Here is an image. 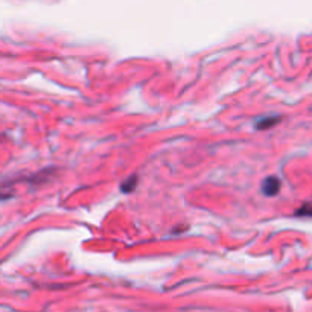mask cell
I'll use <instances>...</instances> for the list:
<instances>
[{
  "instance_id": "obj_2",
  "label": "cell",
  "mask_w": 312,
  "mask_h": 312,
  "mask_svg": "<svg viewBox=\"0 0 312 312\" xmlns=\"http://www.w3.org/2000/svg\"><path fill=\"white\" fill-rule=\"evenodd\" d=\"M277 122V116H274L271 121L267 118V119H262V121H259L258 122V128H260V130H263V128H268V126H271V125H274Z\"/></svg>"
},
{
  "instance_id": "obj_3",
  "label": "cell",
  "mask_w": 312,
  "mask_h": 312,
  "mask_svg": "<svg viewBox=\"0 0 312 312\" xmlns=\"http://www.w3.org/2000/svg\"><path fill=\"white\" fill-rule=\"evenodd\" d=\"M298 215H303V216H312V207H305V209L298 210Z\"/></svg>"
},
{
  "instance_id": "obj_1",
  "label": "cell",
  "mask_w": 312,
  "mask_h": 312,
  "mask_svg": "<svg viewBox=\"0 0 312 312\" xmlns=\"http://www.w3.org/2000/svg\"><path fill=\"white\" fill-rule=\"evenodd\" d=\"M262 191H263L265 195L274 196V195L279 193V191H280V181L277 180L276 177H270V178H267L262 183Z\"/></svg>"
}]
</instances>
